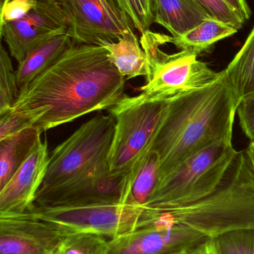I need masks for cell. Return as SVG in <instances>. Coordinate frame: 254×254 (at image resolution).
Here are the masks:
<instances>
[{"mask_svg": "<svg viewBox=\"0 0 254 254\" xmlns=\"http://www.w3.org/2000/svg\"><path fill=\"white\" fill-rule=\"evenodd\" d=\"M126 80L105 48L74 44L19 89L13 109L44 132L114 107L125 95Z\"/></svg>", "mask_w": 254, "mask_h": 254, "instance_id": "6da1fadb", "label": "cell"}, {"mask_svg": "<svg viewBox=\"0 0 254 254\" xmlns=\"http://www.w3.org/2000/svg\"><path fill=\"white\" fill-rule=\"evenodd\" d=\"M237 112L225 70L210 86L168 101L150 149L160 158L158 182L204 149L232 143Z\"/></svg>", "mask_w": 254, "mask_h": 254, "instance_id": "7a4b0ae2", "label": "cell"}, {"mask_svg": "<svg viewBox=\"0 0 254 254\" xmlns=\"http://www.w3.org/2000/svg\"><path fill=\"white\" fill-rule=\"evenodd\" d=\"M169 36L149 29L140 36V44L147 57L148 74L140 93L131 97L137 102L171 101L202 89L222 77L197 55L186 51L168 54L161 46L169 43Z\"/></svg>", "mask_w": 254, "mask_h": 254, "instance_id": "3957f363", "label": "cell"}, {"mask_svg": "<svg viewBox=\"0 0 254 254\" xmlns=\"http://www.w3.org/2000/svg\"><path fill=\"white\" fill-rule=\"evenodd\" d=\"M237 153L232 143H225L196 154L158 182L145 207L183 205L211 195L223 182Z\"/></svg>", "mask_w": 254, "mask_h": 254, "instance_id": "277c9868", "label": "cell"}, {"mask_svg": "<svg viewBox=\"0 0 254 254\" xmlns=\"http://www.w3.org/2000/svg\"><path fill=\"white\" fill-rule=\"evenodd\" d=\"M116 120L98 113L79 127L49 155V165L37 192L61 186L107 161Z\"/></svg>", "mask_w": 254, "mask_h": 254, "instance_id": "5b68a950", "label": "cell"}, {"mask_svg": "<svg viewBox=\"0 0 254 254\" xmlns=\"http://www.w3.org/2000/svg\"><path fill=\"white\" fill-rule=\"evenodd\" d=\"M167 104L168 101L137 102L125 95L109 109L116 120L107 157L112 173L128 174L150 150Z\"/></svg>", "mask_w": 254, "mask_h": 254, "instance_id": "8992f818", "label": "cell"}, {"mask_svg": "<svg viewBox=\"0 0 254 254\" xmlns=\"http://www.w3.org/2000/svg\"><path fill=\"white\" fill-rule=\"evenodd\" d=\"M37 216L59 228L67 236L92 234L113 240L149 224L145 207L122 203H104L74 207H36Z\"/></svg>", "mask_w": 254, "mask_h": 254, "instance_id": "52a82bcc", "label": "cell"}, {"mask_svg": "<svg viewBox=\"0 0 254 254\" xmlns=\"http://www.w3.org/2000/svg\"><path fill=\"white\" fill-rule=\"evenodd\" d=\"M75 44L105 46L134 33L129 17L111 0H57Z\"/></svg>", "mask_w": 254, "mask_h": 254, "instance_id": "ba28073f", "label": "cell"}, {"mask_svg": "<svg viewBox=\"0 0 254 254\" xmlns=\"http://www.w3.org/2000/svg\"><path fill=\"white\" fill-rule=\"evenodd\" d=\"M125 177L126 175L112 173L107 160L61 186L37 192L32 206L61 207L122 203Z\"/></svg>", "mask_w": 254, "mask_h": 254, "instance_id": "9c48e42d", "label": "cell"}, {"mask_svg": "<svg viewBox=\"0 0 254 254\" xmlns=\"http://www.w3.org/2000/svg\"><path fill=\"white\" fill-rule=\"evenodd\" d=\"M68 22L57 0H38L22 19L0 27L1 38L12 58L21 64L37 45L55 36L67 34Z\"/></svg>", "mask_w": 254, "mask_h": 254, "instance_id": "30bf717a", "label": "cell"}, {"mask_svg": "<svg viewBox=\"0 0 254 254\" xmlns=\"http://www.w3.org/2000/svg\"><path fill=\"white\" fill-rule=\"evenodd\" d=\"M198 231L180 225L151 222L109 240L106 254H176L189 252L208 240Z\"/></svg>", "mask_w": 254, "mask_h": 254, "instance_id": "8fae6325", "label": "cell"}, {"mask_svg": "<svg viewBox=\"0 0 254 254\" xmlns=\"http://www.w3.org/2000/svg\"><path fill=\"white\" fill-rule=\"evenodd\" d=\"M65 237L31 210L0 215V254H55Z\"/></svg>", "mask_w": 254, "mask_h": 254, "instance_id": "7c38bea8", "label": "cell"}, {"mask_svg": "<svg viewBox=\"0 0 254 254\" xmlns=\"http://www.w3.org/2000/svg\"><path fill=\"white\" fill-rule=\"evenodd\" d=\"M49 159L47 140L40 139L23 164L0 190V215L22 213L33 205L46 176Z\"/></svg>", "mask_w": 254, "mask_h": 254, "instance_id": "4fadbf2b", "label": "cell"}, {"mask_svg": "<svg viewBox=\"0 0 254 254\" xmlns=\"http://www.w3.org/2000/svg\"><path fill=\"white\" fill-rule=\"evenodd\" d=\"M154 22L179 37L210 18L196 0H152Z\"/></svg>", "mask_w": 254, "mask_h": 254, "instance_id": "5bb4252c", "label": "cell"}, {"mask_svg": "<svg viewBox=\"0 0 254 254\" xmlns=\"http://www.w3.org/2000/svg\"><path fill=\"white\" fill-rule=\"evenodd\" d=\"M160 158L149 150L125 177L122 204L145 207L150 201L159 180Z\"/></svg>", "mask_w": 254, "mask_h": 254, "instance_id": "9a60e30c", "label": "cell"}, {"mask_svg": "<svg viewBox=\"0 0 254 254\" xmlns=\"http://www.w3.org/2000/svg\"><path fill=\"white\" fill-rule=\"evenodd\" d=\"M67 34L55 36L31 49L16 70L19 89L26 86L74 45Z\"/></svg>", "mask_w": 254, "mask_h": 254, "instance_id": "2e32d148", "label": "cell"}, {"mask_svg": "<svg viewBox=\"0 0 254 254\" xmlns=\"http://www.w3.org/2000/svg\"><path fill=\"white\" fill-rule=\"evenodd\" d=\"M40 129L32 127L0 140V190L28 158L41 139Z\"/></svg>", "mask_w": 254, "mask_h": 254, "instance_id": "e0dca14e", "label": "cell"}, {"mask_svg": "<svg viewBox=\"0 0 254 254\" xmlns=\"http://www.w3.org/2000/svg\"><path fill=\"white\" fill-rule=\"evenodd\" d=\"M110 62L126 79L148 74L147 57L134 33L124 36L119 41L105 46Z\"/></svg>", "mask_w": 254, "mask_h": 254, "instance_id": "ac0fdd59", "label": "cell"}, {"mask_svg": "<svg viewBox=\"0 0 254 254\" xmlns=\"http://www.w3.org/2000/svg\"><path fill=\"white\" fill-rule=\"evenodd\" d=\"M237 107L254 95V27L246 43L225 68Z\"/></svg>", "mask_w": 254, "mask_h": 254, "instance_id": "d6986e66", "label": "cell"}, {"mask_svg": "<svg viewBox=\"0 0 254 254\" xmlns=\"http://www.w3.org/2000/svg\"><path fill=\"white\" fill-rule=\"evenodd\" d=\"M237 31L238 29L231 25L209 18L180 37H170L169 43L180 51H186L198 56L219 40L231 37Z\"/></svg>", "mask_w": 254, "mask_h": 254, "instance_id": "ffe728a7", "label": "cell"}, {"mask_svg": "<svg viewBox=\"0 0 254 254\" xmlns=\"http://www.w3.org/2000/svg\"><path fill=\"white\" fill-rule=\"evenodd\" d=\"M109 239L92 234L67 236L55 254H106Z\"/></svg>", "mask_w": 254, "mask_h": 254, "instance_id": "44dd1931", "label": "cell"}, {"mask_svg": "<svg viewBox=\"0 0 254 254\" xmlns=\"http://www.w3.org/2000/svg\"><path fill=\"white\" fill-rule=\"evenodd\" d=\"M16 71L3 46L0 50V114L13 108L19 95Z\"/></svg>", "mask_w": 254, "mask_h": 254, "instance_id": "7402d4cb", "label": "cell"}, {"mask_svg": "<svg viewBox=\"0 0 254 254\" xmlns=\"http://www.w3.org/2000/svg\"><path fill=\"white\" fill-rule=\"evenodd\" d=\"M213 240L218 254H254V228L230 231Z\"/></svg>", "mask_w": 254, "mask_h": 254, "instance_id": "603a6c76", "label": "cell"}, {"mask_svg": "<svg viewBox=\"0 0 254 254\" xmlns=\"http://www.w3.org/2000/svg\"><path fill=\"white\" fill-rule=\"evenodd\" d=\"M132 21L134 28L143 34L154 22L152 0H111Z\"/></svg>", "mask_w": 254, "mask_h": 254, "instance_id": "cb8c5ba5", "label": "cell"}, {"mask_svg": "<svg viewBox=\"0 0 254 254\" xmlns=\"http://www.w3.org/2000/svg\"><path fill=\"white\" fill-rule=\"evenodd\" d=\"M212 19L240 29L245 21L226 0H196Z\"/></svg>", "mask_w": 254, "mask_h": 254, "instance_id": "d4e9b609", "label": "cell"}, {"mask_svg": "<svg viewBox=\"0 0 254 254\" xmlns=\"http://www.w3.org/2000/svg\"><path fill=\"white\" fill-rule=\"evenodd\" d=\"M32 127L27 118L10 109L0 114V140Z\"/></svg>", "mask_w": 254, "mask_h": 254, "instance_id": "484cf974", "label": "cell"}, {"mask_svg": "<svg viewBox=\"0 0 254 254\" xmlns=\"http://www.w3.org/2000/svg\"><path fill=\"white\" fill-rule=\"evenodd\" d=\"M37 1L38 0H10L0 10V27L26 16L36 5Z\"/></svg>", "mask_w": 254, "mask_h": 254, "instance_id": "4316f807", "label": "cell"}, {"mask_svg": "<svg viewBox=\"0 0 254 254\" xmlns=\"http://www.w3.org/2000/svg\"><path fill=\"white\" fill-rule=\"evenodd\" d=\"M240 125L243 132L254 143V95L244 98L237 107Z\"/></svg>", "mask_w": 254, "mask_h": 254, "instance_id": "83f0119b", "label": "cell"}, {"mask_svg": "<svg viewBox=\"0 0 254 254\" xmlns=\"http://www.w3.org/2000/svg\"><path fill=\"white\" fill-rule=\"evenodd\" d=\"M228 4L240 15L243 20H249L252 16V10L246 0H226Z\"/></svg>", "mask_w": 254, "mask_h": 254, "instance_id": "f1b7e54d", "label": "cell"}, {"mask_svg": "<svg viewBox=\"0 0 254 254\" xmlns=\"http://www.w3.org/2000/svg\"><path fill=\"white\" fill-rule=\"evenodd\" d=\"M188 254H218L213 238L208 239L204 243L193 248Z\"/></svg>", "mask_w": 254, "mask_h": 254, "instance_id": "f546056e", "label": "cell"}, {"mask_svg": "<svg viewBox=\"0 0 254 254\" xmlns=\"http://www.w3.org/2000/svg\"><path fill=\"white\" fill-rule=\"evenodd\" d=\"M245 152L247 154L249 160H250L251 164L253 166L254 169V143H249L247 149L245 150Z\"/></svg>", "mask_w": 254, "mask_h": 254, "instance_id": "4dcf8cb0", "label": "cell"}, {"mask_svg": "<svg viewBox=\"0 0 254 254\" xmlns=\"http://www.w3.org/2000/svg\"><path fill=\"white\" fill-rule=\"evenodd\" d=\"M189 252H183V253H179V254H188Z\"/></svg>", "mask_w": 254, "mask_h": 254, "instance_id": "1f68e13d", "label": "cell"}, {"mask_svg": "<svg viewBox=\"0 0 254 254\" xmlns=\"http://www.w3.org/2000/svg\"><path fill=\"white\" fill-rule=\"evenodd\" d=\"M9 1H10V0H9Z\"/></svg>", "mask_w": 254, "mask_h": 254, "instance_id": "d6a6232c", "label": "cell"}]
</instances>
